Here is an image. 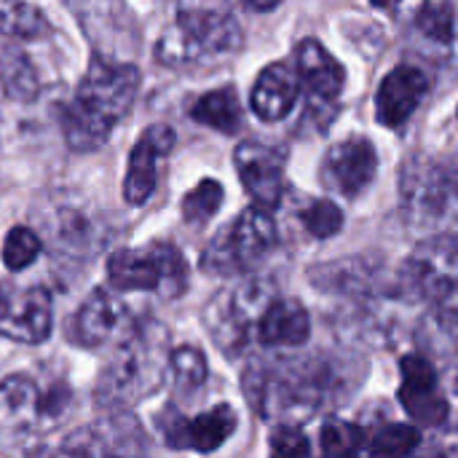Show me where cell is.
<instances>
[{"mask_svg":"<svg viewBox=\"0 0 458 458\" xmlns=\"http://www.w3.org/2000/svg\"><path fill=\"white\" fill-rule=\"evenodd\" d=\"M140 70L126 62L94 56L75 97L62 107V134L75 153L99 150L131 110L140 91Z\"/></svg>","mask_w":458,"mask_h":458,"instance_id":"1","label":"cell"},{"mask_svg":"<svg viewBox=\"0 0 458 458\" xmlns=\"http://www.w3.org/2000/svg\"><path fill=\"white\" fill-rule=\"evenodd\" d=\"M169 354V330L158 319H140L105 365L97 381V403L121 411L156 394L164 386Z\"/></svg>","mask_w":458,"mask_h":458,"instance_id":"2","label":"cell"},{"mask_svg":"<svg viewBox=\"0 0 458 458\" xmlns=\"http://www.w3.org/2000/svg\"><path fill=\"white\" fill-rule=\"evenodd\" d=\"M242 43L244 32L231 11L215 5H182L156 43V62L164 67H188L207 56L233 54Z\"/></svg>","mask_w":458,"mask_h":458,"instance_id":"3","label":"cell"},{"mask_svg":"<svg viewBox=\"0 0 458 458\" xmlns=\"http://www.w3.org/2000/svg\"><path fill=\"white\" fill-rule=\"evenodd\" d=\"M276 244V225L268 209L250 207L223 228L204 250L201 268L215 276H233L260 263Z\"/></svg>","mask_w":458,"mask_h":458,"instance_id":"4","label":"cell"},{"mask_svg":"<svg viewBox=\"0 0 458 458\" xmlns=\"http://www.w3.org/2000/svg\"><path fill=\"white\" fill-rule=\"evenodd\" d=\"M403 199L413 220L432 225L458 215V158L413 156L403 169Z\"/></svg>","mask_w":458,"mask_h":458,"instance_id":"5","label":"cell"},{"mask_svg":"<svg viewBox=\"0 0 458 458\" xmlns=\"http://www.w3.org/2000/svg\"><path fill=\"white\" fill-rule=\"evenodd\" d=\"M408 282L440 311L458 314V239L435 236L408 260Z\"/></svg>","mask_w":458,"mask_h":458,"instance_id":"6","label":"cell"},{"mask_svg":"<svg viewBox=\"0 0 458 458\" xmlns=\"http://www.w3.org/2000/svg\"><path fill=\"white\" fill-rule=\"evenodd\" d=\"M158 435L174 451H199L215 454L236 432V413L231 405H215L196 419H185L180 411L166 408L156 419Z\"/></svg>","mask_w":458,"mask_h":458,"instance_id":"7","label":"cell"},{"mask_svg":"<svg viewBox=\"0 0 458 458\" xmlns=\"http://www.w3.org/2000/svg\"><path fill=\"white\" fill-rule=\"evenodd\" d=\"M51 325H54L51 295L43 287L32 284V287L16 290L0 282V335L3 338L35 346L51 335Z\"/></svg>","mask_w":458,"mask_h":458,"instance_id":"8","label":"cell"},{"mask_svg":"<svg viewBox=\"0 0 458 458\" xmlns=\"http://www.w3.org/2000/svg\"><path fill=\"white\" fill-rule=\"evenodd\" d=\"M263 284L252 282L242 290H225L215 295L204 311V325L209 330V338L220 346L223 354H239L247 344L252 309L268 306L271 301L263 298Z\"/></svg>","mask_w":458,"mask_h":458,"instance_id":"9","label":"cell"},{"mask_svg":"<svg viewBox=\"0 0 458 458\" xmlns=\"http://www.w3.org/2000/svg\"><path fill=\"white\" fill-rule=\"evenodd\" d=\"M233 166L239 172V180L255 207L260 209H276L284 196V158L263 145V142H242L233 150Z\"/></svg>","mask_w":458,"mask_h":458,"instance_id":"10","label":"cell"},{"mask_svg":"<svg viewBox=\"0 0 458 458\" xmlns=\"http://www.w3.org/2000/svg\"><path fill=\"white\" fill-rule=\"evenodd\" d=\"M376 169H378V153L373 142L365 137H349L327 150L322 161V180L327 188H335L338 193L354 199L370 188Z\"/></svg>","mask_w":458,"mask_h":458,"instance_id":"11","label":"cell"},{"mask_svg":"<svg viewBox=\"0 0 458 458\" xmlns=\"http://www.w3.org/2000/svg\"><path fill=\"white\" fill-rule=\"evenodd\" d=\"M174 148V129L169 123H153L142 131L137 145L129 153L126 180H123V201L131 207H142L158 180V161Z\"/></svg>","mask_w":458,"mask_h":458,"instance_id":"12","label":"cell"},{"mask_svg":"<svg viewBox=\"0 0 458 458\" xmlns=\"http://www.w3.org/2000/svg\"><path fill=\"white\" fill-rule=\"evenodd\" d=\"M400 368H403L400 403L408 411V416L421 427L443 424L448 419V400L440 392L432 362L419 354H408L400 360Z\"/></svg>","mask_w":458,"mask_h":458,"instance_id":"13","label":"cell"},{"mask_svg":"<svg viewBox=\"0 0 458 458\" xmlns=\"http://www.w3.org/2000/svg\"><path fill=\"white\" fill-rule=\"evenodd\" d=\"M295 59H298V75L311 97L309 107H314V113H319V107L335 105V99L341 97L344 83H346V72H344L341 62L314 38H306L298 43Z\"/></svg>","mask_w":458,"mask_h":458,"instance_id":"14","label":"cell"},{"mask_svg":"<svg viewBox=\"0 0 458 458\" xmlns=\"http://www.w3.org/2000/svg\"><path fill=\"white\" fill-rule=\"evenodd\" d=\"M429 89L427 75L419 67L400 64L394 67L384 81L376 94V113L384 126H403L413 110L421 105L424 94Z\"/></svg>","mask_w":458,"mask_h":458,"instance_id":"15","label":"cell"},{"mask_svg":"<svg viewBox=\"0 0 458 458\" xmlns=\"http://www.w3.org/2000/svg\"><path fill=\"white\" fill-rule=\"evenodd\" d=\"M126 306L110 287H97L89 293L83 306L72 319V338L81 346L97 349L113 338V333L123 325Z\"/></svg>","mask_w":458,"mask_h":458,"instance_id":"16","label":"cell"},{"mask_svg":"<svg viewBox=\"0 0 458 458\" xmlns=\"http://www.w3.org/2000/svg\"><path fill=\"white\" fill-rule=\"evenodd\" d=\"M40 427V389L27 376L0 381V440H16Z\"/></svg>","mask_w":458,"mask_h":458,"instance_id":"17","label":"cell"},{"mask_svg":"<svg viewBox=\"0 0 458 458\" xmlns=\"http://www.w3.org/2000/svg\"><path fill=\"white\" fill-rule=\"evenodd\" d=\"M298 94H301L298 72L284 62H274L258 75L250 105L260 121H282L295 107Z\"/></svg>","mask_w":458,"mask_h":458,"instance_id":"18","label":"cell"},{"mask_svg":"<svg viewBox=\"0 0 458 458\" xmlns=\"http://www.w3.org/2000/svg\"><path fill=\"white\" fill-rule=\"evenodd\" d=\"M311 335V319L303 303L293 298L271 301L258 317V341L263 346H303Z\"/></svg>","mask_w":458,"mask_h":458,"instance_id":"19","label":"cell"},{"mask_svg":"<svg viewBox=\"0 0 458 458\" xmlns=\"http://www.w3.org/2000/svg\"><path fill=\"white\" fill-rule=\"evenodd\" d=\"M161 258L156 242L145 250H115L107 258V282L115 290L158 293L161 287Z\"/></svg>","mask_w":458,"mask_h":458,"instance_id":"20","label":"cell"},{"mask_svg":"<svg viewBox=\"0 0 458 458\" xmlns=\"http://www.w3.org/2000/svg\"><path fill=\"white\" fill-rule=\"evenodd\" d=\"M191 118L220 134H236L242 129V102L233 86H223L201 94L191 105Z\"/></svg>","mask_w":458,"mask_h":458,"instance_id":"21","label":"cell"},{"mask_svg":"<svg viewBox=\"0 0 458 458\" xmlns=\"http://www.w3.org/2000/svg\"><path fill=\"white\" fill-rule=\"evenodd\" d=\"M0 83L13 102H32L40 91L35 67L13 46H0Z\"/></svg>","mask_w":458,"mask_h":458,"instance_id":"22","label":"cell"},{"mask_svg":"<svg viewBox=\"0 0 458 458\" xmlns=\"http://www.w3.org/2000/svg\"><path fill=\"white\" fill-rule=\"evenodd\" d=\"M48 32L46 13L27 0H0V35L40 38Z\"/></svg>","mask_w":458,"mask_h":458,"instance_id":"23","label":"cell"},{"mask_svg":"<svg viewBox=\"0 0 458 458\" xmlns=\"http://www.w3.org/2000/svg\"><path fill=\"white\" fill-rule=\"evenodd\" d=\"M223 196H225V191H223V185H220L217 180H212V177L201 180V182H199L191 193H185V199H182V207H180L182 220H185L188 225H204V223H209V220L220 212Z\"/></svg>","mask_w":458,"mask_h":458,"instance_id":"24","label":"cell"},{"mask_svg":"<svg viewBox=\"0 0 458 458\" xmlns=\"http://www.w3.org/2000/svg\"><path fill=\"white\" fill-rule=\"evenodd\" d=\"M169 370L174 373V384L180 392H196L204 386L209 368L207 357L196 346H177L169 354Z\"/></svg>","mask_w":458,"mask_h":458,"instance_id":"25","label":"cell"},{"mask_svg":"<svg viewBox=\"0 0 458 458\" xmlns=\"http://www.w3.org/2000/svg\"><path fill=\"white\" fill-rule=\"evenodd\" d=\"M40 252H43V242H40V236L32 228L16 225L3 239V263L13 274L30 268L38 260Z\"/></svg>","mask_w":458,"mask_h":458,"instance_id":"26","label":"cell"},{"mask_svg":"<svg viewBox=\"0 0 458 458\" xmlns=\"http://www.w3.org/2000/svg\"><path fill=\"white\" fill-rule=\"evenodd\" d=\"M156 250H158L161 271H164L158 295L166 301H174L188 290V263H185L182 252L169 242H156Z\"/></svg>","mask_w":458,"mask_h":458,"instance_id":"27","label":"cell"},{"mask_svg":"<svg viewBox=\"0 0 458 458\" xmlns=\"http://www.w3.org/2000/svg\"><path fill=\"white\" fill-rule=\"evenodd\" d=\"M419 429L411 424H386L370 440V451L376 456H408L419 448Z\"/></svg>","mask_w":458,"mask_h":458,"instance_id":"28","label":"cell"},{"mask_svg":"<svg viewBox=\"0 0 458 458\" xmlns=\"http://www.w3.org/2000/svg\"><path fill=\"white\" fill-rule=\"evenodd\" d=\"M416 27L435 43H451L456 32V13L451 3H429L419 11Z\"/></svg>","mask_w":458,"mask_h":458,"instance_id":"29","label":"cell"},{"mask_svg":"<svg viewBox=\"0 0 458 458\" xmlns=\"http://www.w3.org/2000/svg\"><path fill=\"white\" fill-rule=\"evenodd\" d=\"M303 225L311 236L317 239H330L341 231L344 225V212L335 201L330 199H317L303 209Z\"/></svg>","mask_w":458,"mask_h":458,"instance_id":"30","label":"cell"},{"mask_svg":"<svg viewBox=\"0 0 458 458\" xmlns=\"http://www.w3.org/2000/svg\"><path fill=\"white\" fill-rule=\"evenodd\" d=\"M319 445L327 456H352L362 448V429L346 421H327L322 427Z\"/></svg>","mask_w":458,"mask_h":458,"instance_id":"31","label":"cell"},{"mask_svg":"<svg viewBox=\"0 0 458 458\" xmlns=\"http://www.w3.org/2000/svg\"><path fill=\"white\" fill-rule=\"evenodd\" d=\"M271 454L276 456H309L311 454V443L309 437L290 424H282L279 429H274L271 435Z\"/></svg>","mask_w":458,"mask_h":458,"instance_id":"32","label":"cell"},{"mask_svg":"<svg viewBox=\"0 0 458 458\" xmlns=\"http://www.w3.org/2000/svg\"><path fill=\"white\" fill-rule=\"evenodd\" d=\"M62 454H75V456H105L107 448L99 440L97 429H78L62 443Z\"/></svg>","mask_w":458,"mask_h":458,"instance_id":"33","label":"cell"},{"mask_svg":"<svg viewBox=\"0 0 458 458\" xmlns=\"http://www.w3.org/2000/svg\"><path fill=\"white\" fill-rule=\"evenodd\" d=\"M247 11H258V13H266V11H274L282 0H239Z\"/></svg>","mask_w":458,"mask_h":458,"instance_id":"34","label":"cell"},{"mask_svg":"<svg viewBox=\"0 0 458 458\" xmlns=\"http://www.w3.org/2000/svg\"><path fill=\"white\" fill-rule=\"evenodd\" d=\"M370 3H373V5H378V8H386V11H392L397 0H370Z\"/></svg>","mask_w":458,"mask_h":458,"instance_id":"35","label":"cell"},{"mask_svg":"<svg viewBox=\"0 0 458 458\" xmlns=\"http://www.w3.org/2000/svg\"><path fill=\"white\" fill-rule=\"evenodd\" d=\"M454 386H456V392H458V376H456V381H454Z\"/></svg>","mask_w":458,"mask_h":458,"instance_id":"36","label":"cell"}]
</instances>
